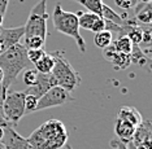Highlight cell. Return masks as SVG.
I'll return each mask as SVG.
<instances>
[{
  "instance_id": "obj_1",
  "label": "cell",
  "mask_w": 152,
  "mask_h": 149,
  "mask_svg": "<svg viewBox=\"0 0 152 149\" xmlns=\"http://www.w3.org/2000/svg\"><path fill=\"white\" fill-rule=\"evenodd\" d=\"M68 130L58 119H50L27 137L35 149H61L68 144Z\"/></svg>"
},
{
  "instance_id": "obj_2",
  "label": "cell",
  "mask_w": 152,
  "mask_h": 149,
  "mask_svg": "<svg viewBox=\"0 0 152 149\" xmlns=\"http://www.w3.org/2000/svg\"><path fill=\"white\" fill-rule=\"evenodd\" d=\"M30 61L27 58V48L21 43H17L0 55V69L3 71V88L8 91L16 82L18 74L29 68Z\"/></svg>"
},
{
  "instance_id": "obj_3",
  "label": "cell",
  "mask_w": 152,
  "mask_h": 149,
  "mask_svg": "<svg viewBox=\"0 0 152 149\" xmlns=\"http://www.w3.org/2000/svg\"><path fill=\"white\" fill-rule=\"evenodd\" d=\"M53 26L58 33L64 34L66 36L73 38L77 43L79 51L82 53L86 52V43L83 40L82 35L79 34V23H78V16L75 13L66 12L63 9L61 3H56L52 15Z\"/></svg>"
},
{
  "instance_id": "obj_4",
  "label": "cell",
  "mask_w": 152,
  "mask_h": 149,
  "mask_svg": "<svg viewBox=\"0 0 152 149\" xmlns=\"http://www.w3.org/2000/svg\"><path fill=\"white\" fill-rule=\"evenodd\" d=\"M50 53L53 56V60H55V65L51 73H52L55 79H56L57 86L66 89L68 92L74 91L77 88V86L81 83L79 73L75 70L73 65L65 57L63 51H53V52H50Z\"/></svg>"
},
{
  "instance_id": "obj_5",
  "label": "cell",
  "mask_w": 152,
  "mask_h": 149,
  "mask_svg": "<svg viewBox=\"0 0 152 149\" xmlns=\"http://www.w3.org/2000/svg\"><path fill=\"white\" fill-rule=\"evenodd\" d=\"M47 20H48V13H47V0H40L38 1L34 8L31 9L27 18L26 25L23 26L25 29V38L30 36H40L46 39L47 36Z\"/></svg>"
},
{
  "instance_id": "obj_6",
  "label": "cell",
  "mask_w": 152,
  "mask_h": 149,
  "mask_svg": "<svg viewBox=\"0 0 152 149\" xmlns=\"http://www.w3.org/2000/svg\"><path fill=\"white\" fill-rule=\"evenodd\" d=\"M25 91L7 92L3 101V117L12 124L17 127L20 119L25 116Z\"/></svg>"
},
{
  "instance_id": "obj_7",
  "label": "cell",
  "mask_w": 152,
  "mask_h": 149,
  "mask_svg": "<svg viewBox=\"0 0 152 149\" xmlns=\"http://www.w3.org/2000/svg\"><path fill=\"white\" fill-rule=\"evenodd\" d=\"M74 101V97L70 95V92H68L66 89L61 88L60 86H55L51 89L44 93L43 96H40L38 99V106L37 112L44 109L55 108V106H61L66 102Z\"/></svg>"
},
{
  "instance_id": "obj_8",
  "label": "cell",
  "mask_w": 152,
  "mask_h": 149,
  "mask_svg": "<svg viewBox=\"0 0 152 149\" xmlns=\"http://www.w3.org/2000/svg\"><path fill=\"white\" fill-rule=\"evenodd\" d=\"M1 144L7 149H35L23 136H21L16 131L15 127H5L4 136H3Z\"/></svg>"
},
{
  "instance_id": "obj_9",
  "label": "cell",
  "mask_w": 152,
  "mask_h": 149,
  "mask_svg": "<svg viewBox=\"0 0 152 149\" xmlns=\"http://www.w3.org/2000/svg\"><path fill=\"white\" fill-rule=\"evenodd\" d=\"M23 34H25L23 26L11 27V29L0 27V55L12 46L20 43V39L23 36Z\"/></svg>"
},
{
  "instance_id": "obj_10",
  "label": "cell",
  "mask_w": 152,
  "mask_h": 149,
  "mask_svg": "<svg viewBox=\"0 0 152 149\" xmlns=\"http://www.w3.org/2000/svg\"><path fill=\"white\" fill-rule=\"evenodd\" d=\"M55 86H57L56 83V79L52 75V73H38V78H37V82L35 84L31 86V87H27V89L25 91V93H29V95H34L37 96L38 99L40 96H43L48 89H51Z\"/></svg>"
},
{
  "instance_id": "obj_11",
  "label": "cell",
  "mask_w": 152,
  "mask_h": 149,
  "mask_svg": "<svg viewBox=\"0 0 152 149\" xmlns=\"http://www.w3.org/2000/svg\"><path fill=\"white\" fill-rule=\"evenodd\" d=\"M103 56H104L105 60L112 62L116 70H125V69H127L131 65L130 55H125V53L117 52L112 44L103 49Z\"/></svg>"
},
{
  "instance_id": "obj_12",
  "label": "cell",
  "mask_w": 152,
  "mask_h": 149,
  "mask_svg": "<svg viewBox=\"0 0 152 149\" xmlns=\"http://www.w3.org/2000/svg\"><path fill=\"white\" fill-rule=\"evenodd\" d=\"M151 132H152V127H151V122L150 121H142L140 124H138L134 131L133 139L131 143L134 145H139L144 141H151Z\"/></svg>"
},
{
  "instance_id": "obj_13",
  "label": "cell",
  "mask_w": 152,
  "mask_h": 149,
  "mask_svg": "<svg viewBox=\"0 0 152 149\" xmlns=\"http://www.w3.org/2000/svg\"><path fill=\"white\" fill-rule=\"evenodd\" d=\"M134 131H135V127L133 124H130L129 122L124 119H120L117 118L116 119V124H115V132L118 137V140L124 141V143H129L133 139V135H134Z\"/></svg>"
},
{
  "instance_id": "obj_14",
  "label": "cell",
  "mask_w": 152,
  "mask_h": 149,
  "mask_svg": "<svg viewBox=\"0 0 152 149\" xmlns=\"http://www.w3.org/2000/svg\"><path fill=\"white\" fill-rule=\"evenodd\" d=\"M117 118L126 121V122H129L130 124H133L134 127L140 124L142 121H143V117H142V114L139 113V110L137 108H134V106H122V108L118 110Z\"/></svg>"
},
{
  "instance_id": "obj_15",
  "label": "cell",
  "mask_w": 152,
  "mask_h": 149,
  "mask_svg": "<svg viewBox=\"0 0 152 149\" xmlns=\"http://www.w3.org/2000/svg\"><path fill=\"white\" fill-rule=\"evenodd\" d=\"M135 17L138 23L151 26L152 22V5L151 3H139L135 5Z\"/></svg>"
},
{
  "instance_id": "obj_16",
  "label": "cell",
  "mask_w": 152,
  "mask_h": 149,
  "mask_svg": "<svg viewBox=\"0 0 152 149\" xmlns=\"http://www.w3.org/2000/svg\"><path fill=\"white\" fill-rule=\"evenodd\" d=\"M53 65H55L53 56L51 53H48V52H46V53H44V56L34 64V66H35L34 69H35L38 73H43V74H46V73H51V71H52Z\"/></svg>"
},
{
  "instance_id": "obj_17",
  "label": "cell",
  "mask_w": 152,
  "mask_h": 149,
  "mask_svg": "<svg viewBox=\"0 0 152 149\" xmlns=\"http://www.w3.org/2000/svg\"><path fill=\"white\" fill-rule=\"evenodd\" d=\"M112 46L115 47V49L120 53H125V55H130L131 49H133L134 44L131 43V40L125 35H120L116 39H113Z\"/></svg>"
},
{
  "instance_id": "obj_18",
  "label": "cell",
  "mask_w": 152,
  "mask_h": 149,
  "mask_svg": "<svg viewBox=\"0 0 152 149\" xmlns=\"http://www.w3.org/2000/svg\"><path fill=\"white\" fill-rule=\"evenodd\" d=\"M100 17H103L105 21H109V22H113L118 26H124L125 25V21H124L122 16L116 13L110 7H108L107 4H103V8H102V15Z\"/></svg>"
},
{
  "instance_id": "obj_19",
  "label": "cell",
  "mask_w": 152,
  "mask_h": 149,
  "mask_svg": "<svg viewBox=\"0 0 152 149\" xmlns=\"http://www.w3.org/2000/svg\"><path fill=\"white\" fill-rule=\"evenodd\" d=\"M113 41V34L108 30H103L100 33H96L94 36V43L95 46L100 48V49H104V48L109 47Z\"/></svg>"
},
{
  "instance_id": "obj_20",
  "label": "cell",
  "mask_w": 152,
  "mask_h": 149,
  "mask_svg": "<svg viewBox=\"0 0 152 149\" xmlns=\"http://www.w3.org/2000/svg\"><path fill=\"white\" fill-rule=\"evenodd\" d=\"M130 61L131 64H135L138 66H146L150 62V58L144 55V52L142 51V48H139V46H133L130 53Z\"/></svg>"
},
{
  "instance_id": "obj_21",
  "label": "cell",
  "mask_w": 152,
  "mask_h": 149,
  "mask_svg": "<svg viewBox=\"0 0 152 149\" xmlns=\"http://www.w3.org/2000/svg\"><path fill=\"white\" fill-rule=\"evenodd\" d=\"M75 15L78 16V23H79V27H82V29L85 30H91L92 25H94V22L98 18V15H95V13H91V12H87V13H83V12H78L75 13Z\"/></svg>"
},
{
  "instance_id": "obj_22",
  "label": "cell",
  "mask_w": 152,
  "mask_h": 149,
  "mask_svg": "<svg viewBox=\"0 0 152 149\" xmlns=\"http://www.w3.org/2000/svg\"><path fill=\"white\" fill-rule=\"evenodd\" d=\"M73 1L83 5L85 8L88 9V12L95 13L98 16L102 15V8H103V4H104L103 0H73Z\"/></svg>"
},
{
  "instance_id": "obj_23",
  "label": "cell",
  "mask_w": 152,
  "mask_h": 149,
  "mask_svg": "<svg viewBox=\"0 0 152 149\" xmlns=\"http://www.w3.org/2000/svg\"><path fill=\"white\" fill-rule=\"evenodd\" d=\"M46 39L40 36H30V38H25V47L27 49H39L43 48Z\"/></svg>"
},
{
  "instance_id": "obj_24",
  "label": "cell",
  "mask_w": 152,
  "mask_h": 149,
  "mask_svg": "<svg viewBox=\"0 0 152 149\" xmlns=\"http://www.w3.org/2000/svg\"><path fill=\"white\" fill-rule=\"evenodd\" d=\"M37 106H38V97L34 95H29L26 93L25 97V116L26 114H31L37 112Z\"/></svg>"
},
{
  "instance_id": "obj_25",
  "label": "cell",
  "mask_w": 152,
  "mask_h": 149,
  "mask_svg": "<svg viewBox=\"0 0 152 149\" xmlns=\"http://www.w3.org/2000/svg\"><path fill=\"white\" fill-rule=\"evenodd\" d=\"M37 78H38V71L35 69H25V71H23V83L27 87H31V86L35 84Z\"/></svg>"
},
{
  "instance_id": "obj_26",
  "label": "cell",
  "mask_w": 152,
  "mask_h": 149,
  "mask_svg": "<svg viewBox=\"0 0 152 149\" xmlns=\"http://www.w3.org/2000/svg\"><path fill=\"white\" fill-rule=\"evenodd\" d=\"M44 53H46V51L43 49V48H39V49H27V58H29L30 64H35L38 60H40Z\"/></svg>"
},
{
  "instance_id": "obj_27",
  "label": "cell",
  "mask_w": 152,
  "mask_h": 149,
  "mask_svg": "<svg viewBox=\"0 0 152 149\" xmlns=\"http://www.w3.org/2000/svg\"><path fill=\"white\" fill-rule=\"evenodd\" d=\"M113 1H115L116 7H118L120 9L130 10V9L135 8V5L138 4L139 0H113Z\"/></svg>"
},
{
  "instance_id": "obj_28",
  "label": "cell",
  "mask_w": 152,
  "mask_h": 149,
  "mask_svg": "<svg viewBox=\"0 0 152 149\" xmlns=\"http://www.w3.org/2000/svg\"><path fill=\"white\" fill-rule=\"evenodd\" d=\"M103 30H105V21H104V18L103 17H98L96 18V21L94 22V25H92V27H91V31L92 33H100V31H103Z\"/></svg>"
},
{
  "instance_id": "obj_29",
  "label": "cell",
  "mask_w": 152,
  "mask_h": 149,
  "mask_svg": "<svg viewBox=\"0 0 152 149\" xmlns=\"http://www.w3.org/2000/svg\"><path fill=\"white\" fill-rule=\"evenodd\" d=\"M151 29H150V26H147L146 29L143 30V39H142V46H144V47H147V48H150L151 47Z\"/></svg>"
},
{
  "instance_id": "obj_30",
  "label": "cell",
  "mask_w": 152,
  "mask_h": 149,
  "mask_svg": "<svg viewBox=\"0 0 152 149\" xmlns=\"http://www.w3.org/2000/svg\"><path fill=\"white\" fill-rule=\"evenodd\" d=\"M110 147L115 148V149H127V145L124 143V141H121L118 139H115V140H110Z\"/></svg>"
},
{
  "instance_id": "obj_31",
  "label": "cell",
  "mask_w": 152,
  "mask_h": 149,
  "mask_svg": "<svg viewBox=\"0 0 152 149\" xmlns=\"http://www.w3.org/2000/svg\"><path fill=\"white\" fill-rule=\"evenodd\" d=\"M7 92L8 91H5V89L3 88V86L0 84V113L1 114H3V101H4V97H5Z\"/></svg>"
},
{
  "instance_id": "obj_32",
  "label": "cell",
  "mask_w": 152,
  "mask_h": 149,
  "mask_svg": "<svg viewBox=\"0 0 152 149\" xmlns=\"http://www.w3.org/2000/svg\"><path fill=\"white\" fill-rule=\"evenodd\" d=\"M8 4H9V0H0V15H4L7 12Z\"/></svg>"
},
{
  "instance_id": "obj_33",
  "label": "cell",
  "mask_w": 152,
  "mask_h": 149,
  "mask_svg": "<svg viewBox=\"0 0 152 149\" xmlns=\"http://www.w3.org/2000/svg\"><path fill=\"white\" fill-rule=\"evenodd\" d=\"M3 136H4V127H0V143L3 140Z\"/></svg>"
},
{
  "instance_id": "obj_34",
  "label": "cell",
  "mask_w": 152,
  "mask_h": 149,
  "mask_svg": "<svg viewBox=\"0 0 152 149\" xmlns=\"http://www.w3.org/2000/svg\"><path fill=\"white\" fill-rule=\"evenodd\" d=\"M3 22H4V15H0V27L3 26Z\"/></svg>"
},
{
  "instance_id": "obj_35",
  "label": "cell",
  "mask_w": 152,
  "mask_h": 149,
  "mask_svg": "<svg viewBox=\"0 0 152 149\" xmlns=\"http://www.w3.org/2000/svg\"><path fill=\"white\" fill-rule=\"evenodd\" d=\"M3 83V71H1V69H0V84Z\"/></svg>"
},
{
  "instance_id": "obj_36",
  "label": "cell",
  "mask_w": 152,
  "mask_h": 149,
  "mask_svg": "<svg viewBox=\"0 0 152 149\" xmlns=\"http://www.w3.org/2000/svg\"><path fill=\"white\" fill-rule=\"evenodd\" d=\"M140 3H151V0H140Z\"/></svg>"
},
{
  "instance_id": "obj_37",
  "label": "cell",
  "mask_w": 152,
  "mask_h": 149,
  "mask_svg": "<svg viewBox=\"0 0 152 149\" xmlns=\"http://www.w3.org/2000/svg\"><path fill=\"white\" fill-rule=\"evenodd\" d=\"M65 148H66V149H73V148H72V147H70V145H69V144H66V145H65Z\"/></svg>"
},
{
  "instance_id": "obj_38",
  "label": "cell",
  "mask_w": 152,
  "mask_h": 149,
  "mask_svg": "<svg viewBox=\"0 0 152 149\" xmlns=\"http://www.w3.org/2000/svg\"><path fill=\"white\" fill-rule=\"evenodd\" d=\"M0 149H7V148H5V147H4V145H3L1 143H0Z\"/></svg>"
}]
</instances>
